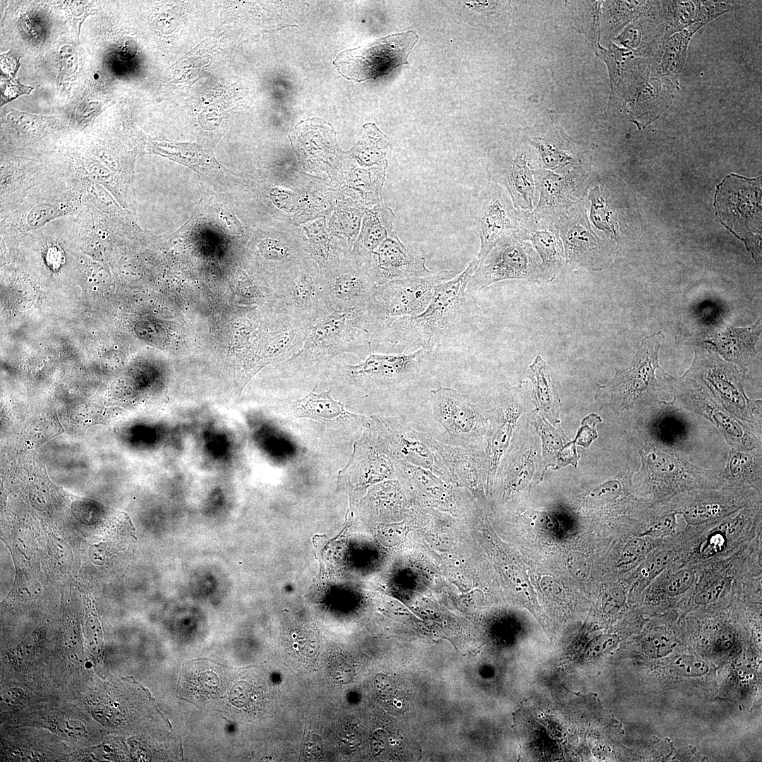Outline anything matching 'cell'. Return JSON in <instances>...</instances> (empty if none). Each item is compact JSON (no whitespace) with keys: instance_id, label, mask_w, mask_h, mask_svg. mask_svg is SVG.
Segmentation results:
<instances>
[{"instance_id":"obj_1","label":"cell","mask_w":762,"mask_h":762,"mask_svg":"<svg viewBox=\"0 0 762 762\" xmlns=\"http://www.w3.org/2000/svg\"><path fill=\"white\" fill-rule=\"evenodd\" d=\"M480 264L473 258L464 272L436 286L422 313L390 320L376 334L372 345L385 342L396 348L423 347L432 352L466 334L478 310L467 286Z\"/></svg>"},{"instance_id":"obj_2","label":"cell","mask_w":762,"mask_h":762,"mask_svg":"<svg viewBox=\"0 0 762 762\" xmlns=\"http://www.w3.org/2000/svg\"><path fill=\"white\" fill-rule=\"evenodd\" d=\"M635 443L641 460L636 473L641 483L657 497L692 488H717L722 471L691 464L682 451L659 443L637 431Z\"/></svg>"},{"instance_id":"obj_3","label":"cell","mask_w":762,"mask_h":762,"mask_svg":"<svg viewBox=\"0 0 762 762\" xmlns=\"http://www.w3.org/2000/svg\"><path fill=\"white\" fill-rule=\"evenodd\" d=\"M373 339L367 307L335 310L310 328L302 347L287 360L299 366H322L341 353L370 347Z\"/></svg>"},{"instance_id":"obj_4","label":"cell","mask_w":762,"mask_h":762,"mask_svg":"<svg viewBox=\"0 0 762 762\" xmlns=\"http://www.w3.org/2000/svg\"><path fill=\"white\" fill-rule=\"evenodd\" d=\"M664 339L661 332L646 337L629 366L617 370L611 381L598 387V399L618 412L637 408L642 413L660 401L655 373L658 368L665 373L658 361Z\"/></svg>"},{"instance_id":"obj_5","label":"cell","mask_w":762,"mask_h":762,"mask_svg":"<svg viewBox=\"0 0 762 762\" xmlns=\"http://www.w3.org/2000/svg\"><path fill=\"white\" fill-rule=\"evenodd\" d=\"M663 377L667 389L672 394L673 404L707 419L732 448L749 450L761 447V428L731 414L702 382L685 373L675 377L665 372Z\"/></svg>"},{"instance_id":"obj_6","label":"cell","mask_w":762,"mask_h":762,"mask_svg":"<svg viewBox=\"0 0 762 762\" xmlns=\"http://www.w3.org/2000/svg\"><path fill=\"white\" fill-rule=\"evenodd\" d=\"M744 372L718 356L715 351L698 348L685 374L702 382L722 406L744 421L761 428L762 402L750 399L744 387Z\"/></svg>"},{"instance_id":"obj_7","label":"cell","mask_w":762,"mask_h":762,"mask_svg":"<svg viewBox=\"0 0 762 762\" xmlns=\"http://www.w3.org/2000/svg\"><path fill=\"white\" fill-rule=\"evenodd\" d=\"M454 274L452 270H444L425 277L376 285L367 306L373 339L390 320L422 313L430 304L436 286Z\"/></svg>"},{"instance_id":"obj_8","label":"cell","mask_w":762,"mask_h":762,"mask_svg":"<svg viewBox=\"0 0 762 762\" xmlns=\"http://www.w3.org/2000/svg\"><path fill=\"white\" fill-rule=\"evenodd\" d=\"M418 40V35L413 30L389 35L365 46L341 52L333 64L349 80L376 78L399 66L407 65L409 55Z\"/></svg>"},{"instance_id":"obj_9","label":"cell","mask_w":762,"mask_h":762,"mask_svg":"<svg viewBox=\"0 0 762 762\" xmlns=\"http://www.w3.org/2000/svg\"><path fill=\"white\" fill-rule=\"evenodd\" d=\"M471 213L480 241L476 256L480 263L497 243L519 234L528 217L515 208L507 190L492 180L474 197Z\"/></svg>"},{"instance_id":"obj_10","label":"cell","mask_w":762,"mask_h":762,"mask_svg":"<svg viewBox=\"0 0 762 762\" xmlns=\"http://www.w3.org/2000/svg\"><path fill=\"white\" fill-rule=\"evenodd\" d=\"M538 258L531 244L518 234L504 238L492 248L486 262L481 263L475 271L467 291L474 296L488 286L505 279L545 282Z\"/></svg>"},{"instance_id":"obj_11","label":"cell","mask_w":762,"mask_h":762,"mask_svg":"<svg viewBox=\"0 0 762 762\" xmlns=\"http://www.w3.org/2000/svg\"><path fill=\"white\" fill-rule=\"evenodd\" d=\"M432 415L454 445L478 447L485 433L484 420L470 399L456 389L440 387L430 392Z\"/></svg>"},{"instance_id":"obj_12","label":"cell","mask_w":762,"mask_h":762,"mask_svg":"<svg viewBox=\"0 0 762 762\" xmlns=\"http://www.w3.org/2000/svg\"><path fill=\"white\" fill-rule=\"evenodd\" d=\"M358 262L376 285L435 273L426 267L425 258L403 244L395 231L388 236L373 252Z\"/></svg>"},{"instance_id":"obj_13","label":"cell","mask_w":762,"mask_h":762,"mask_svg":"<svg viewBox=\"0 0 762 762\" xmlns=\"http://www.w3.org/2000/svg\"><path fill=\"white\" fill-rule=\"evenodd\" d=\"M365 360L345 365L350 377L366 387H391L413 378L431 351L421 347L402 353H374L371 347Z\"/></svg>"},{"instance_id":"obj_14","label":"cell","mask_w":762,"mask_h":762,"mask_svg":"<svg viewBox=\"0 0 762 762\" xmlns=\"http://www.w3.org/2000/svg\"><path fill=\"white\" fill-rule=\"evenodd\" d=\"M279 298L281 310L310 326L330 313L322 289V274L313 269L293 270L281 284Z\"/></svg>"},{"instance_id":"obj_15","label":"cell","mask_w":762,"mask_h":762,"mask_svg":"<svg viewBox=\"0 0 762 762\" xmlns=\"http://www.w3.org/2000/svg\"><path fill=\"white\" fill-rule=\"evenodd\" d=\"M322 284L330 313L367 307L376 286L358 261L343 267L338 263L333 269L322 273Z\"/></svg>"},{"instance_id":"obj_16","label":"cell","mask_w":762,"mask_h":762,"mask_svg":"<svg viewBox=\"0 0 762 762\" xmlns=\"http://www.w3.org/2000/svg\"><path fill=\"white\" fill-rule=\"evenodd\" d=\"M514 388L500 386L495 396L497 406L487 433V479L492 481L512 437L521 408Z\"/></svg>"},{"instance_id":"obj_17","label":"cell","mask_w":762,"mask_h":762,"mask_svg":"<svg viewBox=\"0 0 762 762\" xmlns=\"http://www.w3.org/2000/svg\"><path fill=\"white\" fill-rule=\"evenodd\" d=\"M564 246L565 262L596 270L605 263V251L591 231L581 208L572 210L559 220Z\"/></svg>"},{"instance_id":"obj_18","label":"cell","mask_w":762,"mask_h":762,"mask_svg":"<svg viewBox=\"0 0 762 762\" xmlns=\"http://www.w3.org/2000/svg\"><path fill=\"white\" fill-rule=\"evenodd\" d=\"M391 452L397 461L427 469L445 480H452L441 458L417 435L416 430L401 419L383 423Z\"/></svg>"},{"instance_id":"obj_19","label":"cell","mask_w":762,"mask_h":762,"mask_svg":"<svg viewBox=\"0 0 762 762\" xmlns=\"http://www.w3.org/2000/svg\"><path fill=\"white\" fill-rule=\"evenodd\" d=\"M418 437L442 460L452 478L473 490L480 487L482 474L487 471L486 458L478 447L449 445L431 435L416 430Z\"/></svg>"},{"instance_id":"obj_20","label":"cell","mask_w":762,"mask_h":762,"mask_svg":"<svg viewBox=\"0 0 762 762\" xmlns=\"http://www.w3.org/2000/svg\"><path fill=\"white\" fill-rule=\"evenodd\" d=\"M583 182L584 176L577 169L562 175L536 171V186L540 198L535 211L536 219L560 215L572 205L582 191Z\"/></svg>"},{"instance_id":"obj_21","label":"cell","mask_w":762,"mask_h":762,"mask_svg":"<svg viewBox=\"0 0 762 762\" xmlns=\"http://www.w3.org/2000/svg\"><path fill=\"white\" fill-rule=\"evenodd\" d=\"M761 328V318L746 327L725 325L712 332L705 342L713 345L723 360L745 373L758 353L756 346Z\"/></svg>"},{"instance_id":"obj_22","label":"cell","mask_w":762,"mask_h":762,"mask_svg":"<svg viewBox=\"0 0 762 762\" xmlns=\"http://www.w3.org/2000/svg\"><path fill=\"white\" fill-rule=\"evenodd\" d=\"M536 172L531 157L526 152L516 154L506 164L491 168L492 180L508 192L517 210H533L536 187Z\"/></svg>"},{"instance_id":"obj_23","label":"cell","mask_w":762,"mask_h":762,"mask_svg":"<svg viewBox=\"0 0 762 762\" xmlns=\"http://www.w3.org/2000/svg\"><path fill=\"white\" fill-rule=\"evenodd\" d=\"M75 190H54L49 195L37 198V201L22 209L12 226L18 231H31L43 227L54 219L74 212L80 205Z\"/></svg>"},{"instance_id":"obj_24","label":"cell","mask_w":762,"mask_h":762,"mask_svg":"<svg viewBox=\"0 0 762 762\" xmlns=\"http://www.w3.org/2000/svg\"><path fill=\"white\" fill-rule=\"evenodd\" d=\"M523 240H531L541 259L545 282L552 281L565 262L564 250L557 229L550 224H538L529 217L518 234Z\"/></svg>"},{"instance_id":"obj_25","label":"cell","mask_w":762,"mask_h":762,"mask_svg":"<svg viewBox=\"0 0 762 762\" xmlns=\"http://www.w3.org/2000/svg\"><path fill=\"white\" fill-rule=\"evenodd\" d=\"M677 408L672 401H659L642 413V423L638 430L663 445L675 448L687 436L686 423L680 419Z\"/></svg>"},{"instance_id":"obj_26","label":"cell","mask_w":762,"mask_h":762,"mask_svg":"<svg viewBox=\"0 0 762 762\" xmlns=\"http://www.w3.org/2000/svg\"><path fill=\"white\" fill-rule=\"evenodd\" d=\"M679 84L657 73H650L636 96L633 121L644 128L655 121L671 104Z\"/></svg>"},{"instance_id":"obj_27","label":"cell","mask_w":762,"mask_h":762,"mask_svg":"<svg viewBox=\"0 0 762 762\" xmlns=\"http://www.w3.org/2000/svg\"><path fill=\"white\" fill-rule=\"evenodd\" d=\"M706 23V21L696 22L665 40L656 57L652 61L651 71L663 75L679 84L678 78L686 60L687 49L691 36Z\"/></svg>"},{"instance_id":"obj_28","label":"cell","mask_w":762,"mask_h":762,"mask_svg":"<svg viewBox=\"0 0 762 762\" xmlns=\"http://www.w3.org/2000/svg\"><path fill=\"white\" fill-rule=\"evenodd\" d=\"M317 387L318 385H315L306 397L291 403V409L294 416L319 421L363 418L346 411L341 401L335 400L331 396V390L318 393L315 390Z\"/></svg>"},{"instance_id":"obj_29","label":"cell","mask_w":762,"mask_h":762,"mask_svg":"<svg viewBox=\"0 0 762 762\" xmlns=\"http://www.w3.org/2000/svg\"><path fill=\"white\" fill-rule=\"evenodd\" d=\"M761 474L762 447L749 450L731 448L722 471L724 483L761 488Z\"/></svg>"},{"instance_id":"obj_30","label":"cell","mask_w":762,"mask_h":762,"mask_svg":"<svg viewBox=\"0 0 762 762\" xmlns=\"http://www.w3.org/2000/svg\"><path fill=\"white\" fill-rule=\"evenodd\" d=\"M741 497L732 495H696L681 502L676 514H681L689 524L698 525L718 519L739 507Z\"/></svg>"},{"instance_id":"obj_31","label":"cell","mask_w":762,"mask_h":762,"mask_svg":"<svg viewBox=\"0 0 762 762\" xmlns=\"http://www.w3.org/2000/svg\"><path fill=\"white\" fill-rule=\"evenodd\" d=\"M533 386V398L538 409L551 422L558 423L560 398L551 380L545 361L538 355L527 370Z\"/></svg>"},{"instance_id":"obj_32","label":"cell","mask_w":762,"mask_h":762,"mask_svg":"<svg viewBox=\"0 0 762 762\" xmlns=\"http://www.w3.org/2000/svg\"><path fill=\"white\" fill-rule=\"evenodd\" d=\"M392 211L381 205L370 210L366 215L363 231L356 249L357 260L373 252L393 231Z\"/></svg>"},{"instance_id":"obj_33","label":"cell","mask_w":762,"mask_h":762,"mask_svg":"<svg viewBox=\"0 0 762 762\" xmlns=\"http://www.w3.org/2000/svg\"><path fill=\"white\" fill-rule=\"evenodd\" d=\"M364 128L365 134L356 146V157L365 166L387 167L388 138L373 123H368Z\"/></svg>"},{"instance_id":"obj_34","label":"cell","mask_w":762,"mask_h":762,"mask_svg":"<svg viewBox=\"0 0 762 762\" xmlns=\"http://www.w3.org/2000/svg\"><path fill=\"white\" fill-rule=\"evenodd\" d=\"M701 1H662L665 19V40L676 32L700 21Z\"/></svg>"},{"instance_id":"obj_35","label":"cell","mask_w":762,"mask_h":762,"mask_svg":"<svg viewBox=\"0 0 762 762\" xmlns=\"http://www.w3.org/2000/svg\"><path fill=\"white\" fill-rule=\"evenodd\" d=\"M514 457L504 469L505 478L509 488L517 490L530 479L534 471V464L530 451Z\"/></svg>"},{"instance_id":"obj_36","label":"cell","mask_w":762,"mask_h":762,"mask_svg":"<svg viewBox=\"0 0 762 762\" xmlns=\"http://www.w3.org/2000/svg\"><path fill=\"white\" fill-rule=\"evenodd\" d=\"M589 199L591 200V217L593 222L598 228L608 230L615 236L616 222L612 212L598 187L591 190Z\"/></svg>"},{"instance_id":"obj_37","label":"cell","mask_w":762,"mask_h":762,"mask_svg":"<svg viewBox=\"0 0 762 762\" xmlns=\"http://www.w3.org/2000/svg\"><path fill=\"white\" fill-rule=\"evenodd\" d=\"M51 118L16 111L11 112L7 117L8 121L18 131L31 136L41 134L52 124L49 120Z\"/></svg>"},{"instance_id":"obj_38","label":"cell","mask_w":762,"mask_h":762,"mask_svg":"<svg viewBox=\"0 0 762 762\" xmlns=\"http://www.w3.org/2000/svg\"><path fill=\"white\" fill-rule=\"evenodd\" d=\"M258 250L262 258L280 265H293L298 258L294 248L278 240L265 239L260 243Z\"/></svg>"},{"instance_id":"obj_39","label":"cell","mask_w":762,"mask_h":762,"mask_svg":"<svg viewBox=\"0 0 762 762\" xmlns=\"http://www.w3.org/2000/svg\"><path fill=\"white\" fill-rule=\"evenodd\" d=\"M672 666L679 674L686 677H699L708 671V666L704 661L688 655L677 657L672 663Z\"/></svg>"},{"instance_id":"obj_40","label":"cell","mask_w":762,"mask_h":762,"mask_svg":"<svg viewBox=\"0 0 762 762\" xmlns=\"http://www.w3.org/2000/svg\"><path fill=\"white\" fill-rule=\"evenodd\" d=\"M695 578V573L691 569L679 570L670 576L665 586V592L671 597L683 594L692 586Z\"/></svg>"},{"instance_id":"obj_41","label":"cell","mask_w":762,"mask_h":762,"mask_svg":"<svg viewBox=\"0 0 762 762\" xmlns=\"http://www.w3.org/2000/svg\"><path fill=\"white\" fill-rule=\"evenodd\" d=\"M675 512H667L656 518L641 536L663 538L673 534L677 527Z\"/></svg>"},{"instance_id":"obj_42","label":"cell","mask_w":762,"mask_h":762,"mask_svg":"<svg viewBox=\"0 0 762 762\" xmlns=\"http://www.w3.org/2000/svg\"><path fill=\"white\" fill-rule=\"evenodd\" d=\"M675 648V641L664 635L651 637L644 645L645 653L651 658H663L672 652Z\"/></svg>"},{"instance_id":"obj_43","label":"cell","mask_w":762,"mask_h":762,"mask_svg":"<svg viewBox=\"0 0 762 762\" xmlns=\"http://www.w3.org/2000/svg\"><path fill=\"white\" fill-rule=\"evenodd\" d=\"M65 3L70 13H71L72 25L78 40L82 24L88 16L96 12V9L93 8L92 3L88 1H71Z\"/></svg>"},{"instance_id":"obj_44","label":"cell","mask_w":762,"mask_h":762,"mask_svg":"<svg viewBox=\"0 0 762 762\" xmlns=\"http://www.w3.org/2000/svg\"><path fill=\"white\" fill-rule=\"evenodd\" d=\"M675 557L673 551L664 550L654 555L642 570L643 575L653 579L658 576L669 564Z\"/></svg>"},{"instance_id":"obj_45","label":"cell","mask_w":762,"mask_h":762,"mask_svg":"<svg viewBox=\"0 0 762 762\" xmlns=\"http://www.w3.org/2000/svg\"><path fill=\"white\" fill-rule=\"evenodd\" d=\"M730 578H723L696 593L694 602L698 605L710 603L721 597L730 586Z\"/></svg>"},{"instance_id":"obj_46","label":"cell","mask_w":762,"mask_h":762,"mask_svg":"<svg viewBox=\"0 0 762 762\" xmlns=\"http://www.w3.org/2000/svg\"><path fill=\"white\" fill-rule=\"evenodd\" d=\"M32 87L20 83L17 79H8L1 87V104L4 105L22 95H28Z\"/></svg>"},{"instance_id":"obj_47","label":"cell","mask_w":762,"mask_h":762,"mask_svg":"<svg viewBox=\"0 0 762 762\" xmlns=\"http://www.w3.org/2000/svg\"><path fill=\"white\" fill-rule=\"evenodd\" d=\"M622 485L619 480H610L593 490L591 497L596 500L609 502L617 499L622 493Z\"/></svg>"},{"instance_id":"obj_48","label":"cell","mask_w":762,"mask_h":762,"mask_svg":"<svg viewBox=\"0 0 762 762\" xmlns=\"http://www.w3.org/2000/svg\"><path fill=\"white\" fill-rule=\"evenodd\" d=\"M567 564L571 573L580 579H586L590 570L589 561L583 554L572 552L568 555Z\"/></svg>"},{"instance_id":"obj_49","label":"cell","mask_w":762,"mask_h":762,"mask_svg":"<svg viewBox=\"0 0 762 762\" xmlns=\"http://www.w3.org/2000/svg\"><path fill=\"white\" fill-rule=\"evenodd\" d=\"M86 639L89 648L92 653H99L102 647V632L99 622L95 617H89L86 624Z\"/></svg>"},{"instance_id":"obj_50","label":"cell","mask_w":762,"mask_h":762,"mask_svg":"<svg viewBox=\"0 0 762 762\" xmlns=\"http://www.w3.org/2000/svg\"><path fill=\"white\" fill-rule=\"evenodd\" d=\"M91 714L95 720L103 725L111 727L119 723V713L111 706L97 705L92 708Z\"/></svg>"},{"instance_id":"obj_51","label":"cell","mask_w":762,"mask_h":762,"mask_svg":"<svg viewBox=\"0 0 762 762\" xmlns=\"http://www.w3.org/2000/svg\"><path fill=\"white\" fill-rule=\"evenodd\" d=\"M586 419L588 420L587 422L586 423V421H583V425L576 437L577 443L585 447H587L593 439L597 437L598 435L595 429V425L601 421L600 418L595 414L591 415L590 417H587Z\"/></svg>"},{"instance_id":"obj_52","label":"cell","mask_w":762,"mask_h":762,"mask_svg":"<svg viewBox=\"0 0 762 762\" xmlns=\"http://www.w3.org/2000/svg\"><path fill=\"white\" fill-rule=\"evenodd\" d=\"M59 734L69 739H79L85 734V727L77 720H65L57 725Z\"/></svg>"},{"instance_id":"obj_53","label":"cell","mask_w":762,"mask_h":762,"mask_svg":"<svg viewBox=\"0 0 762 762\" xmlns=\"http://www.w3.org/2000/svg\"><path fill=\"white\" fill-rule=\"evenodd\" d=\"M20 66V57L11 51L1 54V73L8 79L15 78Z\"/></svg>"},{"instance_id":"obj_54","label":"cell","mask_w":762,"mask_h":762,"mask_svg":"<svg viewBox=\"0 0 762 762\" xmlns=\"http://www.w3.org/2000/svg\"><path fill=\"white\" fill-rule=\"evenodd\" d=\"M646 546V543L641 538L631 540L622 551V560L627 563L636 560L645 552Z\"/></svg>"},{"instance_id":"obj_55","label":"cell","mask_w":762,"mask_h":762,"mask_svg":"<svg viewBox=\"0 0 762 762\" xmlns=\"http://www.w3.org/2000/svg\"><path fill=\"white\" fill-rule=\"evenodd\" d=\"M135 333L141 339L150 343H157L160 340L161 332L159 327L151 322H140L135 327Z\"/></svg>"},{"instance_id":"obj_56","label":"cell","mask_w":762,"mask_h":762,"mask_svg":"<svg viewBox=\"0 0 762 762\" xmlns=\"http://www.w3.org/2000/svg\"><path fill=\"white\" fill-rule=\"evenodd\" d=\"M304 754L310 759L318 758L322 753V742L320 737L310 734L304 745Z\"/></svg>"},{"instance_id":"obj_57","label":"cell","mask_w":762,"mask_h":762,"mask_svg":"<svg viewBox=\"0 0 762 762\" xmlns=\"http://www.w3.org/2000/svg\"><path fill=\"white\" fill-rule=\"evenodd\" d=\"M87 278L94 284H105L109 280V274L103 266L95 264L90 267Z\"/></svg>"},{"instance_id":"obj_58","label":"cell","mask_w":762,"mask_h":762,"mask_svg":"<svg viewBox=\"0 0 762 762\" xmlns=\"http://www.w3.org/2000/svg\"><path fill=\"white\" fill-rule=\"evenodd\" d=\"M374 687L376 692L384 697L390 696L394 689L393 682L389 677L383 674H377L375 676Z\"/></svg>"},{"instance_id":"obj_59","label":"cell","mask_w":762,"mask_h":762,"mask_svg":"<svg viewBox=\"0 0 762 762\" xmlns=\"http://www.w3.org/2000/svg\"><path fill=\"white\" fill-rule=\"evenodd\" d=\"M332 671L337 681L342 684L349 683L354 677L353 668L346 663H336Z\"/></svg>"},{"instance_id":"obj_60","label":"cell","mask_w":762,"mask_h":762,"mask_svg":"<svg viewBox=\"0 0 762 762\" xmlns=\"http://www.w3.org/2000/svg\"><path fill=\"white\" fill-rule=\"evenodd\" d=\"M23 694V691L20 688H9L1 692V701L8 706H13L21 701Z\"/></svg>"},{"instance_id":"obj_61","label":"cell","mask_w":762,"mask_h":762,"mask_svg":"<svg viewBox=\"0 0 762 762\" xmlns=\"http://www.w3.org/2000/svg\"><path fill=\"white\" fill-rule=\"evenodd\" d=\"M46 259L47 264L53 269L60 267L64 255L61 249L56 246H51L47 250Z\"/></svg>"},{"instance_id":"obj_62","label":"cell","mask_w":762,"mask_h":762,"mask_svg":"<svg viewBox=\"0 0 762 762\" xmlns=\"http://www.w3.org/2000/svg\"><path fill=\"white\" fill-rule=\"evenodd\" d=\"M734 643V636L732 633L725 631L720 634L714 643L715 649L718 651H725L730 649Z\"/></svg>"},{"instance_id":"obj_63","label":"cell","mask_w":762,"mask_h":762,"mask_svg":"<svg viewBox=\"0 0 762 762\" xmlns=\"http://www.w3.org/2000/svg\"><path fill=\"white\" fill-rule=\"evenodd\" d=\"M121 679H123V681H126V682H132V683H134V684H136L139 685V687H140V688H141V689H143V691H145V694H146V695L147 696V697H148V698L150 699V701H151V702H152V703H153V705L155 706V708H156L157 711V712L159 713V715H161V717H162V718H163V720H164V721L166 722V723H167V724H168V726H169V728L171 729V730L172 731V732H173V733H174V734H175V735H176V737H179V741H180V746H181V753H183V749H183V748H182V743H181V738H180V737H179V735H178V734H176V732H175L174 731V730H173V728H172V727H171V725L170 722L169 721V720L166 719V718H164V715L162 714V712H161V711H160V710H159L158 709V707H157V704H156V701H155V698H153V697L152 696V695H151V693H150V691H149V690H148L147 689H146L145 687H144V686H143V685H142V684H140V682H138L135 681V679H133V677H127L126 678H124V677H121Z\"/></svg>"},{"instance_id":"obj_64","label":"cell","mask_w":762,"mask_h":762,"mask_svg":"<svg viewBox=\"0 0 762 762\" xmlns=\"http://www.w3.org/2000/svg\"><path fill=\"white\" fill-rule=\"evenodd\" d=\"M301 653L307 657H313L318 650V643L315 639H304L299 643Z\"/></svg>"}]
</instances>
